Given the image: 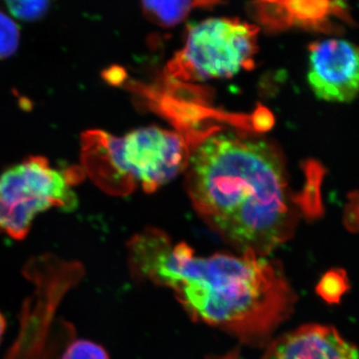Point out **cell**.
<instances>
[{
  "instance_id": "cell-13",
  "label": "cell",
  "mask_w": 359,
  "mask_h": 359,
  "mask_svg": "<svg viewBox=\"0 0 359 359\" xmlns=\"http://www.w3.org/2000/svg\"><path fill=\"white\" fill-rule=\"evenodd\" d=\"M347 289L346 278L341 271L327 273L318 285V292L328 302H337Z\"/></svg>"
},
{
  "instance_id": "cell-8",
  "label": "cell",
  "mask_w": 359,
  "mask_h": 359,
  "mask_svg": "<svg viewBox=\"0 0 359 359\" xmlns=\"http://www.w3.org/2000/svg\"><path fill=\"white\" fill-rule=\"evenodd\" d=\"M250 11L255 20L271 32L294 25L323 29L330 18L346 16L340 0H255Z\"/></svg>"
},
{
  "instance_id": "cell-11",
  "label": "cell",
  "mask_w": 359,
  "mask_h": 359,
  "mask_svg": "<svg viewBox=\"0 0 359 359\" xmlns=\"http://www.w3.org/2000/svg\"><path fill=\"white\" fill-rule=\"evenodd\" d=\"M20 30L11 18L0 11V59L13 56L20 45Z\"/></svg>"
},
{
  "instance_id": "cell-10",
  "label": "cell",
  "mask_w": 359,
  "mask_h": 359,
  "mask_svg": "<svg viewBox=\"0 0 359 359\" xmlns=\"http://www.w3.org/2000/svg\"><path fill=\"white\" fill-rule=\"evenodd\" d=\"M9 11L18 20L35 21L43 18L53 0H4Z\"/></svg>"
},
{
  "instance_id": "cell-9",
  "label": "cell",
  "mask_w": 359,
  "mask_h": 359,
  "mask_svg": "<svg viewBox=\"0 0 359 359\" xmlns=\"http://www.w3.org/2000/svg\"><path fill=\"white\" fill-rule=\"evenodd\" d=\"M223 0H141L146 18L162 27L183 22L194 9L211 8Z\"/></svg>"
},
{
  "instance_id": "cell-12",
  "label": "cell",
  "mask_w": 359,
  "mask_h": 359,
  "mask_svg": "<svg viewBox=\"0 0 359 359\" xmlns=\"http://www.w3.org/2000/svg\"><path fill=\"white\" fill-rule=\"evenodd\" d=\"M61 359H110L104 347L95 342L79 339L66 348Z\"/></svg>"
},
{
  "instance_id": "cell-5",
  "label": "cell",
  "mask_w": 359,
  "mask_h": 359,
  "mask_svg": "<svg viewBox=\"0 0 359 359\" xmlns=\"http://www.w3.org/2000/svg\"><path fill=\"white\" fill-rule=\"evenodd\" d=\"M70 175L43 157H29L0 176V233L23 240L40 212L50 208L72 210L77 199Z\"/></svg>"
},
{
  "instance_id": "cell-1",
  "label": "cell",
  "mask_w": 359,
  "mask_h": 359,
  "mask_svg": "<svg viewBox=\"0 0 359 359\" xmlns=\"http://www.w3.org/2000/svg\"><path fill=\"white\" fill-rule=\"evenodd\" d=\"M128 262L134 278L171 290L193 320L250 346L271 342L297 302L276 262L250 252L198 256L157 229L131 238Z\"/></svg>"
},
{
  "instance_id": "cell-3",
  "label": "cell",
  "mask_w": 359,
  "mask_h": 359,
  "mask_svg": "<svg viewBox=\"0 0 359 359\" xmlns=\"http://www.w3.org/2000/svg\"><path fill=\"white\" fill-rule=\"evenodd\" d=\"M191 154L183 136L159 127L133 130L123 138L102 131L83 136L87 172L111 193L130 192L137 183L155 192L187 169Z\"/></svg>"
},
{
  "instance_id": "cell-2",
  "label": "cell",
  "mask_w": 359,
  "mask_h": 359,
  "mask_svg": "<svg viewBox=\"0 0 359 359\" xmlns=\"http://www.w3.org/2000/svg\"><path fill=\"white\" fill-rule=\"evenodd\" d=\"M186 183L201 218L238 254L266 257L294 233L285 162L264 139L208 134L191 154Z\"/></svg>"
},
{
  "instance_id": "cell-7",
  "label": "cell",
  "mask_w": 359,
  "mask_h": 359,
  "mask_svg": "<svg viewBox=\"0 0 359 359\" xmlns=\"http://www.w3.org/2000/svg\"><path fill=\"white\" fill-rule=\"evenodd\" d=\"M262 359H359V351L334 327L308 325L269 342Z\"/></svg>"
},
{
  "instance_id": "cell-4",
  "label": "cell",
  "mask_w": 359,
  "mask_h": 359,
  "mask_svg": "<svg viewBox=\"0 0 359 359\" xmlns=\"http://www.w3.org/2000/svg\"><path fill=\"white\" fill-rule=\"evenodd\" d=\"M259 27L238 18H209L188 26L185 43L168 65L177 80L228 79L254 68Z\"/></svg>"
},
{
  "instance_id": "cell-6",
  "label": "cell",
  "mask_w": 359,
  "mask_h": 359,
  "mask_svg": "<svg viewBox=\"0 0 359 359\" xmlns=\"http://www.w3.org/2000/svg\"><path fill=\"white\" fill-rule=\"evenodd\" d=\"M308 81L320 100L351 102L359 94V47L342 39L309 45Z\"/></svg>"
},
{
  "instance_id": "cell-14",
  "label": "cell",
  "mask_w": 359,
  "mask_h": 359,
  "mask_svg": "<svg viewBox=\"0 0 359 359\" xmlns=\"http://www.w3.org/2000/svg\"><path fill=\"white\" fill-rule=\"evenodd\" d=\"M6 321L4 316H2V313H0V341H1L2 335L4 334V330H6Z\"/></svg>"
}]
</instances>
